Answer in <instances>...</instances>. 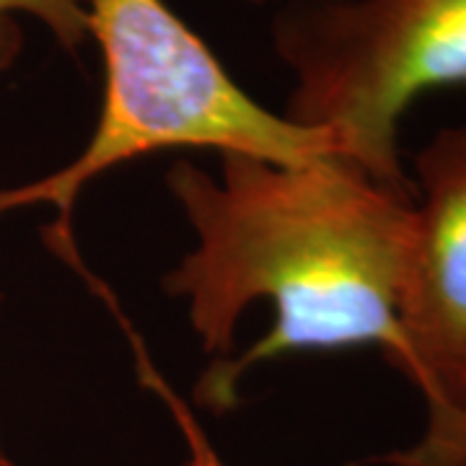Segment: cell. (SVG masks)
<instances>
[{
  "instance_id": "cell-1",
  "label": "cell",
  "mask_w": 466,
  "mask_h": 466,
  "mask_svg": "<svg viewBox=\"0 0 466 466\" xmlns=\"http://www.w3.org/2000/svg\"><path fill=\"white\" fill-rule=\"evenodd\" d=\"M168 192L198 236L164 278L218 363L198 400L231 410L241 376L288 352L400 339L415 189L373 179L342 156L303 164L226 153L210 177L189 161Z\"/></svg>"
},
{
  "instance_id": "cell-2",
  "label": "cell",
  "mask_w": 466,
  "mask_h": 466,
  "mask_svg": "<svg viewBox=\"0 0 466 466\" xmlns=\"http://www.w3.org/2000/svg\"><path fill=\"white\" fill-rule=\"evenodd\" d=\"M86 11L88 42L99 47L104 67L96 127L70 164L0 189V216L52 205L57 220L47 238H70V216L86 184L164 150L205 148L285 164L339 156L327 133L251 99L167 0H86Z\"/></svg>"
},
{
  "instance_id": "cell-3",
  "label": "cell",
  "mask_w": 466,
  "mask_h": 466,
  "mask_svg": "<svg viewBox=\"0 0 466 466\" xmlns=\"http://www.w3.org/2000/svg\"><path fill=\"white\" fill-rule=\"evenodd\" d=\"M272 47L293 76L283 115L412 189L401 119L420 96L466 86V0H293L272 18Z\"/></svg>"
},
{
  "instance_id": "cell-4",
  "label": "cell",
  "mask_w": 466,
  "mask_h": 466,
  "mask_svg": "<svg viewBox=\"0 0 466 466\" xmlns=\"http://www.w3.org/2000/svg\"><path fill=\"white\" fill-rule=\"evenodd\" d=\"M415 184L410 275L389 363L438 412L466 397V122L417 153Z\"/></svg>"
},
{
  "instance_id": "cell-5",
  "label": "cell",
  "mask_w": 466,
  "mask_h": 466,
  "mask_svg": "<svg viewBox=\"0 0 466 466\" xmlns=\"http://www.w3.org/2000/svg\"><path fill=\"white\" fill-rule=\"evenodd\" d=\"M24 16L42 24L66 52H78L88 42L86 0H0V76L21 57Z\"/></svg>"
},
{
  "instance_id": "cell-6",
  "label": "cell",
  "mask_w": 466,
  "mask_h": 466,
  "mask_svg": "<svg viewBox=\"0 0 466 466\" xmlns=\"http://www.w3.org/2000/svg\"><path fill=\"white\" fill-rule=\"evenodd\" d=\"M383 461L391 466H466V397L449 410L428 412L420 441L389 453Z\"/></svg>"
},
{
  "instance_id": "cell-7",
  "label": "cell",
  "mask_w": 466,
  "mask_h": 466,
  "mask_svg": "<svg viewBox=\"0 0 466 466\" xmlns=\"http://www.w3.org/2000/svg\"><path fill=\"white\" fill-rule=\"evenodd\" d=\"M0 466H16L14 464V459L5 453V449H3V443H0Z\"/></svg>"
},
{
  "instance_id": "cell-8",
  "label": "cell",
  "mask_w": 466,
  "mask_h": 466,
  "mask_svg": "<svg viewBox=\"0 0 466 466\" xmlns=\"http://www.w3.org/2000/svg\"><path fill=\"white\" fill-rule=\"evenodd\" d=\"M247 3H262V0H247Z\"/></svg>"
},
{
  "instance_id": "cell-9",
  "label": "cell",
  "mask_w": 466,
  "mask_h": 466,
  "mask_svg": "<svg viewBox=\"0 0 466 466\" xmlns=\"http://www.w3.org/2000/svg\"><path fill=\"white\" fill-rule=\"evenodd\" d=\"M0 300H3V293H0Z\"/></svg>"
}]
</instances>
